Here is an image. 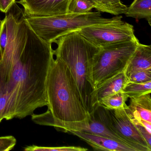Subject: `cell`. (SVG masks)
<instances>
[{
  "label": "cell",
  "instance_id": "cell-22",
  "mask_svg": "<svg viewBox=\"0 0 151 151\" xmlns=\"http://www.w3.org/2000/svg\"><path fill=\"white\" fill-rule=\"evenodd\" d=\"M17 144V139L13 136L0 137V151L12 150Z\"/></svg>",
  "mask_w": 151,
  "mask_h": 151
},
{
  "label": "cell",
  "instance_id": "cell-4",
  "mask_svg": "<svg viewBox=\"0 0 151 151\" xmlns=\"http://www.w3.org/2000/svg\"><path fill=\"white\" fill-rule=\"evenodd\" d=\"M122 18V16L105 18L98 11L85 14L67 13L47 16H26L25 20L38 37L52 44L60 37L73 32L78 31L84 27L109 23Z\"/></svg>",
  "mask_w": 151,
  "mask_h": 151
},
{
  "label": "cell",
  "instance_id": "cell-24",
  "mask_svg": "<svg viewBox=\"0 0 151 151\" xmlns=\"http://www.w3.org/2000/svg\"><path fill=\"white\" fill-rule=\"evenodd\" d=\"M2 55L1 54V50H0V62L1 61V59H2Z\"/></svg>",
  "mask_w": 151,
  "mask_h": 151
},
{
  "label": "cell",
  "instance_id": "cell-5",
  "mask_svg": "<svg viewBox=\"0 0 151 151\" xmlns=\"http://www.w3.org/2000/svg\"><path fill=\"white\" fill-rule=\"evenodd\" d=\"M137 38L102 47L93 70L95 89L102 83L124 71L139 43Z\"/></svg>",
  "mask_w": 151,
  "mask_h": 151
},
{
  "label": "cell",
  "instance_id": "cell-23",
  "mask_svg": "<svg viewBox=\"0 0 151 151\" xmlns=\"http://www.w3.org/2000/svg\"><path fill=\"white\" fill-rule=\"evenodd\" d=\"M16 0H0V11L6 14L11 9Z\"/></svg>",
  "mask_w": 151,
  "mask_h": 151
},
{
  "label": "cell",
  "instance_id": "cell-7",
  "mask_svg": "<svg viewBox=\"0 0 151 151\" xmlns=\"http://www.w3.org/2000/svg\"><path fill=\"white\" fill-rule=\"evenodd\" d=\"M78 32L91 43L101 48L137 38L133 25L122 20L87 26Z\"/></svg>",
  "mask_w": 151,
  "mask_h": 151
},
{
  "label": "cell",
  "instance_id": "cell-15",
  "mask_svg": "<svg viewBox=\"0 0 151 151\" xmlns=\"http://www.w3.org/2000/svg\"><path fill=\"white\" fill-rule=\"evenodd\" d=\"M92 3L97 11L118 16L124 14L127 6L121 0H87Z\"/></svg>",
  "mask_w": 151,
  "mask_h": 151
},
{
  "label": "cell",
  "instance_id": "cell-17",
  "mask_svg": "<svg viewBox=\"0 0 151 151\" xmlns=\"http://www.w3.org/2000/svg\"><path fill=\"white\" fill-rule=\"evenodd\" d=\"M129 98L151 93V81L137 83L128 81L123 90Z\"/></svg>",
  "mask_w": 151,
  "mask_h": 151
},
{
  "label": "cell",
  "instance_id": "cell-8",
  "mask_svg": "<svg viewBox=\"0 0 151 151\" xmlns=\"http://www.w3.org/2000/svg\"><path fill=\"white\" fill-rule=\"evenodd\" d=\"M69 0H20L26 16H47L68 13Z\"/></svg>",
  "mask_w": 151,
  "mask_h": 151
},
{
  "label": "cell",
  "instance_id": "cell-21",
  "mask_svg": "<svg viewBox=\"0 0 151 151\" xmlns=\"http://www.w3.org/2000/svg\"><path fill=\"white\" fill-rule=\"evenodd\" d=\"M8 41V30L6 18L0 23V50L3 55Z\"/></svg>",
  "mask_w": 151,
  "mask_h": 151
},
{
  "label": "cell",
  "instance_id": "cell-13",
  "mask_svg": "<svg viewBox=\"0 0 151 151\" xmlns=\"http://www.w3.org/2000/svg\"><path fill=\"white\" fill-rule=\"evenodd\" d=\"M128 82V78L124 71L108 79L96 89L98 100L122 91Z\"/></svg>",
  "mask_w": 151,
  "mask_h": 151
},
{
  "label": "cell",
  "instance_id": "cell-19",
  "mask_svg": "<svg viewBox=\"0 0 151 151\" xmlns=\"http://www.w3.org/2000/svg\"><path fill=\"white\" fill-rule=\"evenodd\" d=\"M25 151H86L87 148L81 147H41L36 145L29 146L24 148Z\"/></svg>",
  "mask_w": 151,
  "mask_h": 151
},
{
  "label": "cell",
  "instance_id": "cell-11",
  "mask_svg": "<svg viewBox=\"0 0 151 151\" xmlns=\"http://www.w3.org/2000/svg\"><path fill=\"white\" fill-rule=\"evenodd\" d=\"M129 112L134 119H141L151 123V93L130 98Z\"/></svg>",
  "mask_w": 151,
  "mask_h": 151
},
{
  "label": "cell",
  "instance_id": "cell-1",
  "mask_svg": "<svg viewBox=\"0 0 151 151\" xmlns=\"http://www.w3.org/2000/svg\"><path fill=\"white\" fill-rule=\"evenodd\" d=\"M25 17L22 9L6 14L8 41L0 62V79L20 119L48 105L46 86L54 55L52 44L38 37Z\"/></svg>",
  "mask_w": 151,
  "mask_h": 151
},
{
  "label": "cell",
  "instance_id": "cell-16",
  "mask_svg": "<svg viewBox=\"0 0 151 151\" xmlns=\"http://www.w3.org/2000/svg\"><path fill=\"white\" fill-rule=\"evenodd\" d=\"M128 99L127 94L121 91L100 99L99 103L110 110H117L123 108Z\"/></svg>",
  "mask_w": 151,
  "mask_h": 151
},
{
  "label": "cell",
  "instance_id": "cell-6",
  "mask_svg": "<svg viewBox=\"0 0 151 151\" xmlns=\"http://www.w3.org/2000/svg\"><path fill=\"white\" fill-rule=\"evenodd\" d=\"M126 103L123 108L110 110L98 103L93 113L104 125L129 142L137 151H151L143 136L131 120Z\"/></svg>",
  "mask_w": 151,
  "mask_h": 151
},
{
  "label": "cell",
  "instance_id": "cell-20",
  "mask_svg": "<svg viewBox=\"0 0 151 151\" xmlns=\"http://www.w3.org/2000/svg\"><path fill=\"white\" fill-rule=\"evenodd\" d=\"M128 81L142 83L151 81V69L136 71L127 77Z\"/></svg>",
  "mask_w": 151,
  "mask_h": 151
},
{
  "label": "cell",
  "instance_id": "cell-10",
  "mask_svg": "<svg viewBox=\"0 0 151 151\" xmlns=\"http://www.w3.org/2000/svg\"><path fill=\"white\" fill-rule=\"evenodd\" d=\"M148 69H151V46L139 43L124 72L127 77L136 71Z\"/></svg>",
  "mask_w": 151,
  "mask_h": 151
},
{
  "label": "cell",
  "instance_id": "cell-14",
  "mask_svg": "<svg viewBox=\"0 0 151 151\" xmlns=\"http://www.w3.org/2000/svg\"><path fill=\"white\" fill-rule=\"evenodd\" d=\"M124 14L136 20L145 19L151 26V0H134Z\"/></svg>",
  "mask_w": 151,
  "mask_h": 151
},
{
  "label": "cell",
  "instance_id": "cell-18",
  "mask_svg": "<svg viewBox=\"0 0 151 151\" xmlns=\"http://www.w3.org/2000/svg\"><path fill=\"white\" fill-rule=\"evenodd\" d=\"M94 6L87 0H69L68 13L85 14L91 12Z\"/></svg>",
  "mask_w": 151,
  "mask_h": 151
},
{
  "label": "cell",
  "instance_id": "cell-3",
  "mask_svg": "<svg viewBox=\"0 0 151 151\" xmlns=\"http://www.w3.org/2000/svg\"><path fill=\"white\" fill-rule=\"evenodd\" d=\"M55 43L57 47L54 50V55L69 69L76 83L84 106L89 114H92L99 103L93 70L101 47L91 43L78 31L62 36Z\"/></svg>",
  "mask_w": 151,
  "mask_h": 151
},
{
  "label": "cell",
  "instance_id": "cell-25",
  "mask_svg": "<svg viewBox=\"0 0 151 151\" xmlns=\"http://www.w3.org/2000/svg\"><path fill=\"white\" fill-rule=\"evenodd\" d=\"M0 23H1V21H0Z\"/></svg>",
  "mask_w": 151,
  "mask_h": 151
},
{
  "label": "cell",
  "instance_id": "cell-12",
  "mask_svg": "<svg viewBox=\"0 0 151 151\" xmlns=\"http://www.w3.org/2000/svg\"><path fill=\"white\" fill-rule=\"evenodd\" d=\"M77 131L84 132L114 139L122 144L129 146L134 148L137 151L129 142L109 129L99 120L97 119L93 114L90 115V118L88 123L80 128Z\"/></svg>",
  "mask_w": 151,
  "mask_h": 151
},
{
  "label": "cell",
  "instance_id": "cell-2",
  "mask_svg": "<svg viewBox=\"0 0 151 151\" xmlns=\"http://www.w3.org/2000/svg\"><path fill=\"white\" fill-rule=\"evenodd\" d=\"M47 111L53 127L63 132L77 131L88 123L86 109L76 83L67 65L59 57L53 60L46 86Z\"/></svg>",
  "mask_w": 151,
  "mask_h": 151
},
{
  "label": "cell",
  "instance_id": "cell-9",
  "mask_svg": "<svg viewBox=\"0 0 151 151\" xmlns=\"http://www.w3.org/2000/svg\"><path fill=\"white\" fill-rule=\"evenodd\" d=\"M97 151H136L134 148L114 139L81 131L69 132Z\"/></svg>",
  "mask_w": 151,
  "mask_h": 151
}]
</instances>
